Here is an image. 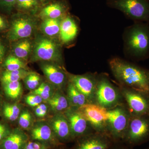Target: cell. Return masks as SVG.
Masks as SVG:
<instances>
[{"label":"cell","instance_id":"1","mask_svg":"<svg viewBox=\"0 0 149 149\" xmlns=\"http://www.w3.org/2000/svg\"><path fill=\"white\" fill-rule=\"evenodd\" d=\"M109 64L119 86L149 96V69L118 57L111 58Z\"/></svg>","mask_w":149,"mask_h":149},{"label":"cell","instance_id":"2","mask_svg":"<svg viewBox=\"0 0 149 149\" xmlns=\"http://www.w3.org/2000/svg\"><path fill=\"white\" fill-rule=\"evenodd\" d=\"M123 51L128 58L135 61L149 58V23L134 22L126 27L123 35Z\"/></svg>","mask_w":149,"mask_h":149},{"label":"cell","instance_id":"3","mask_svg":"<svg viewBox=\"0 0 149 149\" xmlns=\"http://www.w3.org/2000/svg\"><path fill=\"white\" fill-rule=\"evenodd\" d=\"M123 100L120 88L115 86L106 75H98L95 104L109 110L123 104Z\"/></svg>","mask_w":149,"mask_h":149},{"label":"cell","instance_id":"4","mask_svg":"<svg viewBox=\"0 0 149 149\" xmlns=\"http://www.w3.org/2000/svg\"><path fill=\"white\" fill-rule=\"evenodd\" d=\"M131 116L123 104L108 110L107 133L114 142H122Z\"/></svg>","mask_w":149,"mask_h":149},{"label":"cell","instance_id":"5","mask_svg":"<svg viewBox=\"0 0 149 149\" xmlns=\"http://www.w3.org/2000/svg\"><path fill=\"white\" fill-rule=\"evenodd\" d=\"M149 141V115H131L122 142L133 148Z\"/></svg>","mask_w":149,"mask_h":149},{"label":"cell","instance_id":"6","mask_svg":"<svg viewBox=\"0 0 149 149\" xmlns=\"http://www.w3.org/2000/svg\"><path fill=\"white\" fill-rule=\"evenodd\" d=\"M111 4L134 22L149 23V0H112Z\"/></svg>","mask_w":149,"mask_h":149},{"label":"cell","instance_id":"7","mask_svg":"<svg viewBox=\"0 0 149 149\" xmlns=\"http://www.w3.org/2000/svg\"><path fill=\"white\" fill-rule=\"evenodd\" d=\"M77 109L95 132L108 134V110L93 103L86 104Z\"/></svg>","mask_w":149,"mask_h":149},{"label":"cell","instance_id":"8","mask_svg":"<svg viewBox=\"0 0 149 149\" xmlns=\"http://www.w3.org/2000/svg\"><path fill=\"white\" fill-rule=\"evenodd\" d=\"M120 92L131 115H149V96L146 94L119 86Z\"/></svg>","mask_w":149,"mask_h":149},{"label":"cell","instance_id":"9","mask_svg":"<svg viewBox=\"0 0 149 149\" xmlns=\"http://www.w3.org/2000/svg\"><path fill=\"white\" fill-rule=\"evenodd\" d=\"M66 73L68 80L86 97L90 103L95 104L98 75L95 73L81 75Z\"/></svg>","mask_w":149,"mask_h":149},{"label":"cell","instance_id":"10","mask_svg":"<svg viewBox=\"0 0 149 149\" xmlns=\"http://www.w3.org/2000/svg\"><path fill=\"white\" fill-rule=\"evenodd\" d=\"M63 113L69 123L72 139L80 138L95 132L77 108L70 107Z\"/></svg>","mask_w":149,"mask_h":149},{"label":"cell","instance_id":"11","mask_svg":"<svg viewBox=\"0 0 149 149\" xmlns=\"http://www.w3.org/2000/svg\"><path fill=\"white\" fill-rule=\"evenodd\" d=\"M61 58L59 47L55 42L45 37L37 40L34 48V60L57 61Z\"/></svg>","mask_w":149,"mask_h":149},{"label":"cell","instance_id":"12","mask_svg":"<svg viewBox=\"0 0 149 149\" xmlns=\"http://www.w3.org/2000/svg\"><path fill=\"white\" fill-rule=\"evenodd\" d=\"M78 139L74 149H111L115 142L109 134L96 132Z\"/></svg>","mask_w":149,"mask_h":149},{"label":"cell","instance_id":"13","mask_svg":"<svg viewBox=\"0 0 149 149\" xmlns=\"http://www.w3.org/2000/svg\"><path fill=\"white\" fill-rule=\"evenodd\" d=\"M34 29V23L30 19L21 17L15 19L8 32L9 40L15 41L26 39L32 35Z\"/></svg>","mask_w":149,"mask_h":149},{"label":"cell","instance_id":"14","mask_svg":"<svg viewBox=\"0 0 149 149\" xmlns=\"http://www.w3.org/2000/svg\"><path fill=\"white\" fill-rule=\"evenodd\" d=\"M54 134L60 140L67 141L73 140L69 123L63 113H56L49 123Z\"/></svg>","mask_w":149,"mask_h":149},{"label":"cell","instance_id":"15","mask_svg":"<svg viewBox=\"0 0 149 149\" xmlns=\"http://www.w3.org/2000/svg\"><path fill=\"white\" fill-rule=\"evenodd\" d=\"M42 70L48 80L58 90L64 88L68 82L66 72L53 64H43L41 67Z\"/></svg>","mask_w":149,"mask_h":149},{"label":"cell","instance_id":"16","mask_svg":"<svg viewBox=\"0 0 149 149\" xmlns=\"http://www.w3.org/2000/svg\"><path fill=\"white\" fill-rule=\"evenodd\" d=\"M28 137L22 130L16 128L0 143V149H23Z\"/></svg>","mask_w":149,"mask_h":149},{"label":"cell","instance_id":"17","mask_svg":"<svg viewBox=\"0 0 149 149\" xmlns=\"http://www.w3.org/2000/svg\"><path fill=\"white\" fill-rule=\"evenodd\" d=\"M78 32V26L71 17H65L61 20L59 35L63 43L68 44L72 42L77 37Z\"/></svg>","mask_w":149,"mask_h":149},{"label":"cell","instance_id":"18","mask_svg":"<svg viewBox=\"0 0 149 149\" xmlns=\"http://www.w3.org/2000/svg\"><path fill=\"white\" fill-rule=\"evenodd\" d=\"M54 135L50 126L47 123L37 122L31 129V138L34 141L40 142H49L53 139Z\"/></svg>","mask_w":149,"mask_h":149},{"label":"cell","instance_id":"19","mask_svg":"<svg viewBox=\"0 0 149 149\" xmlns=\"http://www.w3.org/2000/svg\"><path fill=\"white\" fill-rule=\"evenodd\" d=\"M47 103L51 110L56 113L64 112L70 107L66 95L59 90L55 92Z\"/></svg>","mask_w":149,"mask_h":149},{"label":"cell","instance_id":"20","mask_svg":"<svg viewBox=\"0 0 149 149\" xmlns=\"http://www.w3.org/2000/svg\"><path fill=\"white\" fill-rule=\"evenodd\" d=\"M66 93L70 107L78 108L86 104L90 103L86 97L69 80L67 85Z\"/></svg>","mask_w":149,"mask_h":149},{"label":"cell","instance_id":"21","mask_svg":"<svg viewBox=\"0 0 149 149\" xmlns=\"http://www.w3.org/2000/svg\"><path fill=\"white\" fill-rule=\"evenodd\" d=\"M66 8L59 3L49 5L42 10L40 16L43 18L60 19L64 15Z\"/></svg>","mask_w":149,"mask_h":149},{"label":"cell","instance_id":"22","mask_svg":"<svg viewBox=\"0 0 149 149\" xmlns=\"http://www.w3.org/2000/svg\"><path fill=\"white\" fill-rule=\"evenodd\" d=\"M60 19H46L41 24L42 32L47 36L54 37L59 34Z\"/></svg>","mask_w":149,"mask_h":149},{"label":"cell","instance_id":"23","mask_svg":"<svg viewBox=\"0 0 149 149\" xmlns=\"http://www.w3.org/2000/svg\"><path fill=\"white\" fill-rule=\"evenodd\" d=\"M29 72L24 69L12 71L6 70L3 72L2 74L1 80L3 84L19 81L20 80H23Z\"/></svg>","mask_w":149,"mask_h":149},{"label":"cell","instance_id":"24","mask_svg":"<svg viewBox=\"0 0 149 149\" xmlns=\"http://www.w3.org/2000/svg\"><path fill=\"white\" fill-rule=\"evenodd\" d=\"M32 43L29 40L22 39L15 45L14 53L19 59H27L32 51Z\"/></svg>","mask_w":149,"mask_h":149},{"label":"cell","instance_id":"25","mask_svg":"<svg viewBox=\"0 0 149 149\" xmlns=\"http://www.w3.org/2000/svg\"><path fill=\"white\" fill-rule=\"evenodd\" d=\"M21 112V107L17 104L6 103L3 107L4 116L9 121H15L19 117Z\"/></svg>","mask_w":149,"mask_h":149},{"label":"cell","instance_id":"26","mask_svg":"<svg viewBox=\"0 0 149 149\" xmlns=\"http://www.w3.org/2000/svg\"><path fill=\"white\" fill-rule=\"evenodd\" d=\"M4 91L7 96L12 99H16L21 95L22 86L20 81L3 84Z\"/></svg>","mask_w":149,"mask_h":149},{"label":"cell","instance_id":"27","mask_svg":"<svg viewBox=\"0 0 149 149\" xmlns=\"http://www.w3.org/2000/svg\"><path fill=\"white\" fill-rule=\"evenodd\" d=\"M55 92L53 87L51 84L42 83L37 89L31 91L30 93L38 95L43 99V101L47 102L53 95Z\"/></svg>","mask_w":149,"mask_h":149},{"label":"cell","instance_id":"28","mask_svg":"<svg viewBox=\"0 0 149 149\" xmlns=\"http://www.w3.org/2000/svg\"><path fill=\"white\" fill-rule=\"evenodd\" d=\"M24 85L27 90L31 91L37 89L41 84L40 75L35 72H29L23 79Z\"/></svg>","mask_w":149,"mask_h":149},{"label":"cell","instance_id":"29","mask_svg":"<svg viewBox=\"0 0 149 149\" xmlns=\"http://www.w3.org/2000/svg\"><path fill=\"white\" fill-rule=\"evenodd\" d=\"M4 66L7 70H18L24 69L25 64L19 58L14 56H10L6 59Z\"/></svg>","mask_w":149,"mask_h":149},{"label":"cell","instance_id":"30","mask_svg":"<svg viewBox=\"0 0 149 149\" xmlns=\"http://www.w3.org/2000/svg\"><path fill=\"white\" fill-rule=\"evenodd\" d=\"M18 118L19 125L22 129L27 130L31 127L32 123V116L28 110L25 109L22 111Z\"/></svg>","mask_w":149,"mask_h":149},{"label":"cell","instance_id":"31","mask_svg":"<svg viewBox=\"0 0 149 149\" xmlns=\"http://www.w3.org/2000/svg\"><path fill=\"white\" fill-rule=\"evenodd\" d=\"M26 103L29 106L36 107L42 103L43 99L40 96L35 94H31L26 96L25 98Z\"/></svg>","mask_w":149,"mask_h":149},{"label":"cell","instance_id":"32","mask_svg":"<svg viewBox=\"0 0 149 149\" xmlns=\"http://www.w3.org/2000/svg\"><path fill=\"white\" fill-rule=\"evenodd\" d=\"M40 0H17L18 7L24 9H30L37 6Z\"/></svg>","mask_w":149,"mask_h":149},{"label":"cell","instance_id":"33","mask_svg":"<svg viewBox=\"0 0 149 149\" xmlns=\"http://www.w3.org/2000/svg\"><path fill=\"white\" fill-rule=\"evenodd\" d=\"M23 149H48V148L46 144L39 141H29Z\"/></svg>","mask_w":149,"mask_h":149},{"label":"cell","instance_id":"34","mask_svg":"<svg viewBox=\"0 0 149 149\" xmlns=\"http://www.w3.org/2000/svg\"><path fill=\"white\" fill-rule=\"evenodd\" d=\"M48 110L47 105L45 104H40L36 107L35 110V114L38 117H44L47 113Z\"/></svg>","mask_w":149,"mask_h":149},{"label":"cell","instance_id":"35","mask_svg":"<svg viewBox=\"0 0 149 149\" xmlns=\"http://www.w3.org/2000/svg\"><path fill=\"white\" fill-rule=\"evenodd\" d=\"M11 130L5 124L0 123V143L5 139L10 132Z\"/></svg>","mask_w":149,"mask_h":149},{"label":"cell","instance_id":"36","mask_svg":"<svg viewBox=\"0 0 149 149\" xmlns=\"http://www.w3.org/2000/svg\"><path fill=\"white\" fill-rule=\"evenodd\" d=\"M111 149H133L121 141L115 142Z\"/></svg>","mask_w":149,"mask_h":149},{"label":"cell","instance_id":"37","mask_svg":"<svg viewBox=\"0 0 149 149\" xmlns=\"http://www.w3.org/2000/svg\"><path fill=\"white\" fill-rule=\"evenodd\" d=\"M17 0H0V5L10 8L17 3Z\"/></svg>","mask_w":149,"mask_h":149},{"label":"cell","instance_id":"38","mask_svg":"<svg viewBox=\"0 0 149 149\" xmlns=\"http://www.w3.org/2000/svg\"><path fill=\"white\" fill-rule=\"evenodd\" d=\"M7 27L6 20L1 16H0V30L5 29Z\"/></svg>","mask_w":149,"mask_h":149},{"label":"cell","instance_id":"39","mask_svg":"<svg viewBox=\"0 0 149 149\" xmlns=\"http://www.w3.org/2000/svg\"><path fill=\"white\" fill-rule=\"evenodd\" d=\"M5 53V48L2 44L0 42V63L2 60Z\"/></svg>","mask_w":149,"mask_h":149},{"label":"cell","instance_id":"40","mask_svg":"<svg viewBox=\"0 0 149 149\" xmlns=\"http://www.w3.org/2000/svg\"><path fill=\"white\" fill-rule=\"evenodd\" d=\"M146 149H149V147H148V148H147Z\"/></svg>","mask_w":149,"mask_h":149}]
</instances>
